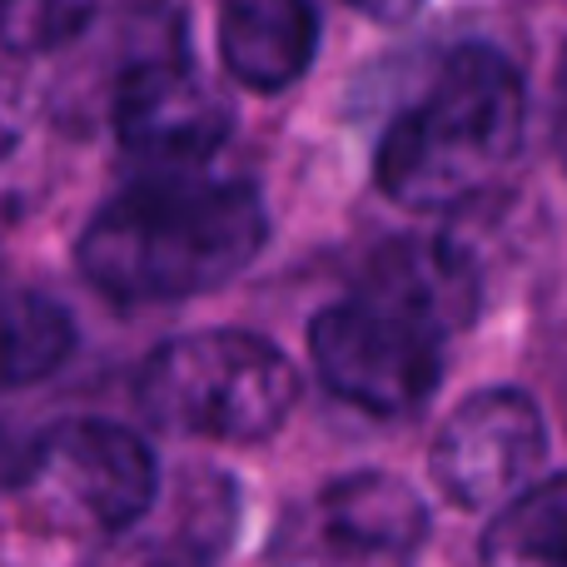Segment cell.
Returning a JSON list of instances; mask_svg holds the SVG:
<instances>
[{
  "label": "cell",
  "instance_id": "obj_11",
  "mask_svg": "<svg viewBox=\"0 0 567 567\" xmlns=\"http://www.w3.org/2000/svg\"><path fill=\"white\" fill-rule=\"evenodd\" d=\"M70 343H75V323L55 299L0 293V393L55 373Z\"/></svg>",
  "mask_w": 567,
  "mask_h": 567
},
{
  "label": "cell",
  "instance_id": "obj_6",
  "mask_svg": "<svg viewBox=\"0 0 567 567\" xmlns=\"http://www.w3.org/2000/svg\"><path fill=\"white\" fill-rule=\"evenodd\" d=\"M548 453L543 409L523 389H483L453 409L433 443V483L458 508H503Z\"/></svg>",
  "mask_w": 567,
  "mask_h": 567
},
{
  "label": "cell",
  "instance_id": "obj_3",
  "mask_svg": "<svg viewBox=\"0 0 567 567\" xmlns=\"http://www.w3.org/2000/svg\"><path fill=\"white\" fill-rule=\"evenodd\" d=\"M140 413L185 439L265 443L299 403V373L269 339L205 329L159 343L135 379Z\"/></svg>",
  "mask_w": 567,
  "mask_h": 567
},
{
  "label": "cell",
  "instance_id": "obj_16",
  "mask_svg": "<svg viewBox=\"0 0 567 567\" xmlns=\"http://www.w3.org/2000/svg\"><path fill=\"white\" fill-rule=\"evenodd\" d=\"M16 150V130H10V120L0 115V165H6V155Z\"/></svg>",
  "mask_w": 567,
  "mask_h": 567
},
{
  "label": "cell",
  "instance_id": "obj_5",
  "mask_svg": "<svg viewBox=\"0 0 567 567\" xmlns=\"http://www.w3.org/2000/svg\"><path fill=\"white\" fill-rule=\"evenodd\" d=\"M309 353L329 393L379 419L423 409L443 379V339L369 299L323 309L309 329Z\"/></svg>",
  "mask_w": 567,
  "mask_h": 567
},
{
  "label": "cell",
  "instance_id": "obj_2",
  "mask_svg": "<svg viewBox=\"0 0 567 567\" xmlns=\"http://www.w3.org/2000/svg\"><path fill=\"white\" fill-rule=\"evenodd\" d=\"M528 130V90L508 55L463 45L439 65L423 100H413L379 140L373 175L409 209H458L488 195L518 159Z\"/></svg>",
  "mask_w": 567,
  "mask_h": 567
},
{
  "label": "cell",
  "instance_id": "obj_15",
  "mask_svg": "<svg viewBox=\"0 0 567 567\" xmlns=\"http://www.w3.org/2000/svg\"><path fill=\"white\" fill-rule=\"evenodd\" d=\"M553 140H558V159H563V175H567V50L558 60V115H553Z\"/></svg>",
  "mask_w": 567,
  "mask_h": 567
},
{
  "label": "cell",
  "instance_id": "obj_12",
  "mask_svg": "<svg viewBox=\"0 0 567 567\" xmlns=\"http://www.w3.org/2000/svg\"><path fill=\"white\" fill-rule=\"evenodd\" d=\"M488 563H558L567 567V478L518 488L483 533Z\"/></svg>",
  "mask_w": 567,
  "mask_h": 567
},
{
  "label": "cell",
  "instance_id": "obj_10",
  "mask_svg": "<svg viewBox=\"0 0 567 567\" xmlns=\"http://www.w3.org/2000/svg\"><path fill=\"white\" fill-rule=\"evenodd\" d=\"M319 50L313 0H225L219 6V55L239 85L259 95L289 90Z\"/></svg>",
  "mask_w": 567,
  "mask_h": 567
},
{
  "label": "cell",
  "instance_id": "obj_4",
  "mask_svg": "<svg viewBox=\"0 0 567 567\" xmlns=\"http://www.w3.org/2000/svg\"><path fill=\"white\" fill-rule=\"evenodd\" d=\"M10 493L40 533L115 538L130 533L159 493V463L145 439L105 419H70L25 449Z\"/></svg>",
  "mask_w": 567,
  "mask_h": 567
},
{
  "label": "cell",
  "instance_id": "obj_13",
  "mask_svg": "<svg viewBox=\"0 0 567 567\" xmlns=\"http://www.w3.org/2000/svg\"><path fill=\"white\" fill-rule=\"evenodd\" d=\"M100 0H0V50L50 55L90 25Z\"/></svg>",
  "mask_w": 567,
  "mask_h": 567
},
{
  "label": "cell",
  "instance_id": "obj_14",
  "mask_svg": "<svg viewBox=\"0 0 567 567\" xmlns=\"http://www.w3.org/2000/svg\"><path fill=\"white\" fill-rule=\"evenodd\" d=\"M353 10H363L369 20H379V25H403V20H413L423 10V0H349Z\"/></svg>",
  "mask_w": 567,
  "mask_h": 567
},
{
  "label": "cell",
  "instance_id": "obj_9",
  "mask_svg": "<svg viewBox=\"0 0 567 567\" xmlns=\"http://www.w3.org/2000/svg\"><path fill=\"white\" fill-rule=\"evenodd\" d=\"M313 548L343 563H403L429 538V508L393 473L333 478L309 508Z\"/></svg>",
  "mask_w": 567,
  "mask_h": 567
},
{
  "label": "cell",
  "instance_id": "obj_1",
  "mask_svg": "<svg viewBox=\"0 0 567 567\" xmlns=\"http://www.w3.org/2000/svg\"><path fill=\"white\" fill-rule=\"evenodd\" d=\"M269 215L239 179H159L115 195L75 245L80 275L125 303L209 293L255 265Z\"/></svg>",
  "mask_w": 567,
  "mask_h": 567
},
{
  "label": "cell",
  "instance_id": "obj_7",
  "mask_svg": "<svg viewBox=\"0 0 567 567\" xmlns=\"http://www.w3.org/2000/svg\"><path fill=\"white\" fill-rule=\"evenodd\" d=\"M235 130V110L185 60H140L115 85V135L150 165H199Z\"/></svg>",
  "mask_w": 567,
  "mask_h": 567
},
{
  "label": "cell",
  "instance_id": "obj_8",
  "mask_svg": "<svg viewBox=\"0 0 567 567\" xmlns=\"http://www.w3.org/2000/svg\"><path fill=\"white\" fill-rule=\"evenodd\" d=\"M359 299L379 303V309L399 313V319L419 323L423 333L449 343L453 333H463L478 319L483 279L463 245L413 235V239H393L369 259Z\"/></svg>",
  "mask_w": 567,
  "mask_h": 567
}]
</instances>
